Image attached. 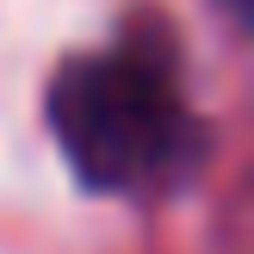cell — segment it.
I'll return each mask as SVG.
<instances>
[{
    "label": "cell",
    "mask_w": 254,
    "mask_h": 254,
    "mask_svg": "<svg viewBox=\"0 0 254 254\" xmlns=\"http://www.w3.org/2000/svg\"><path fill=\"white\" fill-rule=\"evenodd\" d=\"M44 112L74 180L93 192L180 186L211 143L180 99V44L161 12H136L112 50L68 56Z\"/></svg>",
    "instance_id": "6da1fadb"
}]
</instances>
